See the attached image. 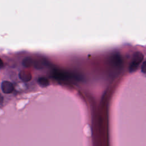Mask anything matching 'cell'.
Wrapping results in <instances>:
<instances>
[{
  "instance_id": "1",
  "label": "cell",
  "mask_w": 146,
  "mask_h": 146,
  "mask_svg": "<svg viewBox=\"0 0 146 146\" xmlns=\"http://www.w3.org/2000/svg\"><path fill=\"white\" fill-rule=\"evenodd\" d=\"M143 58H144V56L141 52H135L133 55L132 59L129 65V71L133 72L135 71L138 68L141 62L143 61Z\"/></svg>"
},
{
  "instance_id": "2",
  "label": "cell",
  "mask_w": 146,
  "mask_h": 146,
  "mask_svg": "<svg viewBox=\"0 0 146 146\" xmlns=\"http://www.w3.org/2000/svg\"><path fill=\"white\" fill-rule=\"evenodd\" d=\"M1 89L5 94H10L14 90V86L9 81H3L1 84Z\"/></svg>"
},
{
  "instance_id": "3",
  "label": "cell",
  "mask_w": 146,
  "mask_h": 146,
  "mask_svg": "<svg viewBox=\"0 0 146 146\" xmlns=\"http://www.w3.org/2000/svg\"><path fill=\"white\" fill-rule=\"evenodd\" d=\"M19 78L23 82H28L31 79V75L25 71H21L19 73Z\"/></svg>"
},
{
  "instance_id": "4",
  "label": "cell",
  "mask_w": 146,
  "mask_h": 146,
  "mask_svg": "<svg viewBox=\"0 0 146 146\" xmlns=\"http://www.w3.org/2000/svg\"><path fill=\"white\" fill-rule=\"evenodd\" d=\"M38 83L39 84H40L42 87H46L47 86L49 82L47 79H46L44 77H40L38 79Z\"/></svg>"
},
{
  "instance_id": "5",
  "label": "cell",
  "mask_w": 146,
  "mask_h": 146,
  "mask_svg": "<svg viewBox=\"0 0 146 146\" xmlns=\"http://www.w3.org/2000/svg\"><path fill=\"white\" fill-rule=\"evenodd\" d=\"M32 63H33V60L31 58L28 57V58H25L23 60V65L27 67H30L32 65Z\"/></svg>"
},
{
  "instance_id": "6",
  "label": "cell",
  "mask_w": 146,
  "mask_h": 146,
  "mask_svg": "<svg viewBox=\"0 0 146 146\" xmlns=\"http://www.w3.org/2000/svg\"><path fill=\"white\" fill-rule=\"evenodd\" d=\"M141 71L144 73H146V60H145L142 66H141Z\"/></svg>"
}]
</instances>
